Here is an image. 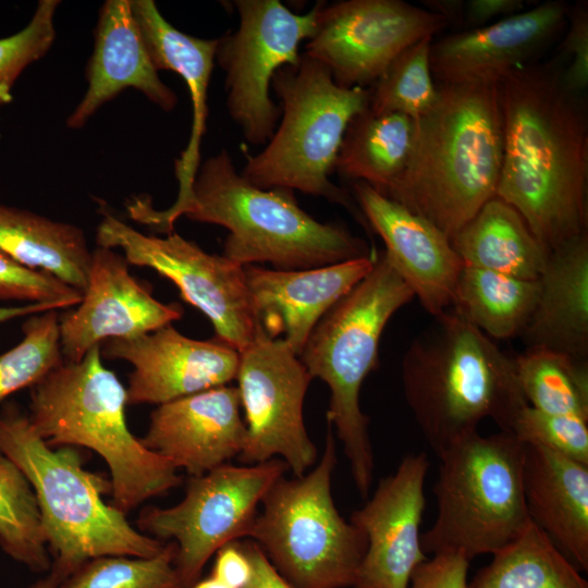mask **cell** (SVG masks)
<instances>
[{"label": "cell", "instance_id": "cell-37", "mask_svg": "<svg viewBox=\"0 0 588 588\" xmlns=\"http://www.w3.org/2000/svg\"><path fill=\"white\" fill-rule=\"evenodd\" d=\"M59 4V0H40L24 28L0 38V107L12 101V89L22 72L51 48Z\"/></svg>", "mask_w": 588, "mask_h": 588}, {"label": "cell", "instance_id": "cell-43", "mask_svg": "<svg viewBox=\"0 0 588 588\" xmlns=\"http://www.w3.org/2000/svg\"><path fill=\"white\" fill-rule=\"evenodd\" d=\"M523 0H469L464 2L463 21L471 28L486 26L494 19L522 12Z\"/></svg>", "mask_w": 588, "mask_h": 588}, {"label": "cell", "instance_id": "cell-7", "mask_svg": "<svg viewBox=\"0 0 588 588\" xmlns=\"http://www.w3.org/2000/svg\"><path fill=\"white\" fill-rule=\"evenodd\" d=\"M413 297L381 253L371 271L319 320L298 355L311 378L321 379L330 389L328 424L335 429L363 498L369 493L375 457L359 393L378 363L387 323Z\"/></svg>", "mask_w": 588, "mask_h": 588}, {"label": "cell", "instance_id": "cell-29", "mask_svg": "<svg viewBox=\"0 0 588 588\" xmlns=\"http://www.w3.org/2000/svg\"><path fill=\"white\" fill-rule=\"evenodd\" d=\"M414 132L415 121L409 117L367 108L350 122L334 170L388 196L406 169Z\"/></svg>", "mask_w": 588, "mask_h": 588}, {"label": "cell", "instance_id": "cell-1", "mask_svg": "<svg viewBox=\"0 0 588 588\" xmlns=\"http://www.w3.org/2000/svg\"><path fill=\"white\" fill-rule=\"evenodd\" d=\"M503 157L495 196L550 254L588 233V127L579 95L554 63H528L500 82Z\"/></svg>", "mask_w": 588, "mask_h": 588}, {"label": "cell", "instance_id": "cell-42", "mask_svg": "<svg viewBox=\"0 0 588 588\" xmlns=\"http://www.w3.org/2000/svg\"><path fill=\"white\" fill-rule=\"evenodd\" d=\"M211 575L231 588H245L252 577V564L241 541L217 551Z\"/></svg>", "mask_w": 588, "mask_h": 588}, {"label": "cell", "instance_id": "cell-13", "mask_svg": "<svg viewBox=\"0 0 588 588\" xmlns=\"http://www.w3.org/2000/svg\"><path fill=\"white\" fill-rule=\"evenodd\" d=\"M96 240L101 247L121 248L128 264L171 280L182 298L211 321L218 340L238 352L253 341L257 324L244 266L208 254L173 232L166 237L143 234L109 213L99 223Z\"/></svg>", "mask_w": 588, "mask_h": 588}, {"label": "cell", "instance_id": "cell-9", "mask_svg": "<svg viewBox=\"0 0 588 588\" xmlns=\"http://www.w3.org/2000/svg\"><path fill=\"white\" fill-rule=\"evenodd\" d=\"M271 87L280 99V122L265 148L246 156L242 176L262 189H297L351 208L347 194L329 177L350 122L369 106V87L338 85L305 53L278 70Z\"/></svg>", "mask_w": 588, "mask_h": 588}, {"label": "cell", "instance_id": "cell-8", "mask_svg": "<svg viewBox=\"0 0 588 588\" xmlns=\"http://www.w3.org/2000/svg\"><path fill=\"white\" fill-rule=\"evenodd\" d=\"M438 457L437 517L421 535L425 553H460L471 561L516 539L530 518L524 482V442L500 430L471 432Z\"/></svg>", "mask_w": 588, "mask_h": 588}, {"label": "cell", "instance_id": "cell-14", "mask_svg": "<svg viewBox=\"0 0 588 588\" xmlns=\"http://www.w3.org/2000/svg\"><path fill=\"white\" fill-rule=\"evenodd\" d=\"M246 438L237 456L246 465L282 460L295 477L317 461L318 452L304 422V400L311 376L281 339L259 327L240 352L236 378Z\"/></svg>", "mask_w": 588, "mask_h": 588}, {"label": "cell", "instance_id": "cell-31", "mask_svg": "<svg viewBox=\"0 0 588 588\" xmlns=\"http://www.w3.org/2000/svg\"><path fill=\"white\" fill-rule=\"evenodd\" d=\"M468 588H588V581L530 520L516 539L492 554Z\"/></svg>", "mask_w": 588, "mask_h": 588}, {"label": "cell", "instance_id": "cell-33", "mask_svg": "<svg viewBox=\"0 0 588 588\" xmlns=\"http://www.w3.org/2000/svg\"><path fill=\"white\" fill-rule=\"evenodd\" d=\"M0 547L33 572L45 573L51 568L34 491L20 468L1 452Z\"/></svg>", "mask_w": 588, "mask_h": 588}, {"label": "cell", "instance_id": "cell-41", "mask_svg": "<svg viewBox=\"0 0 588 588\" xmlns=\"http://www.w3.org/2000/svg\"><path fill=\"white\" fill-rule=\"evenodd\" d=\"M469 560L460 553H439L413 573L408 588H468Z\"/></svg>", "mask_w": 588, "mask_h": 588}, {"label": "cell", "instance_id": "cell-35", "mask_svg": "<svg viewBox=\"0 0 588 588\" xmlns=\"http://www.w3.org/2000/svg\"><path fill=\"white\" fill-rule=\"evenodd\" d=\"M22 328V341L0 355V403L21 389L32 388L63 362L56 309L32 315Z\"/></svg>", "mask_w": 588, "mask_h": 588}, {"label": "cell", "instance_id": "cell-47", "mask_svg": "<svg viewBox=\"0 0 588 588\" xmlns=\"http://www.w3.org/2000/svg\"><path fill=\"white\" fill-rule=\"evenodd\" d=\"M191 588H231L224 583L220 581L212 575L205 579L197 580Z\"/></svg>", "mask_w": 588, "mask_h": 588}, {"label": "cell", "instance_id": "cell-6", "mask_svg": "<svg viewBox=\"0 0 588 588\" xmlns=\"http://www.w3.org/2000/svg\"><path fill=\"white\" fill-rule=\"evenodd\" d=\"M183 216L225 228L222 255L241 266L269 262L273 269L301 270L371 256L366 242L343 225L303 210L292 189L249 183L226 149L198 169Z\"/></svg>", "mask_w": 588, "mask_h": 588}, {"label": "cell", "instance_id": "cell-30", "mask_svg": "<svg viewBox=\"0 0 588 588\" xmlns=\"http://www.w3.org/2000/svg\"><path fill=\"white\" fill-rule=\"evenodd\" d=\"M538 295V280L463 266L451 307L487 336L505 340L522 333Z\"/></svg>", "mask_w": 588, "mask_h": 588}, {"label": "cell", "instance_id": "cell-19", "mask_svg": "<svg viewBox=\"0 0 588 588\" xmlns=\"http://www.w3.org/2000/svg\"><path fill=\"white\" fill-rule=\"evenodd\" d=\"M569 7L547 1L489 25L455 33L431 44L430 68L440 84L499 83L531 63L565 26Z\"/></svg>", "mask_w": 588, "mask_h": 588}, {"label": "cell", "instance_id": "cell-27", "mask_svg": "<svg viewBox=\"0 0 588 588\" xmlns=\"http://www.w3.org/2000/svg\"><path fill=\"white\" fill-rule=\"evenodd\" d=\"M466 267L538 280L549 253L523 217L494 196L451 240Z\"/></svg>", "mask_w": 588, "mask_h": 588}, {"label": "cell", "instance_id": "cell-20", "mask_svg": "<svg viewBox=\"0 0 588 588\" xmlns=\"http://www.w3.org/2000/svg\"><path fill=\"white\" fill-rule=\"evenodd\" d=\"M375 258L301 270L244 266L257 327L298 356L319 320L371 271Z\"/></svg>", "mask_w": 588, "mask_h": 588}, {"label": "cell", "instance_id": "cell-16", "mask_svg": "<svg viewBox=\"0 0 588 588\" xmlns=\"http://www.w3.org/2000/svg\"><path fill=\"white\" fill-rule=\"evenodd\" d=\"M429 467L425 453L406 455L379 481L366 504L352 513L350 522L367 540L352 588H408L414 571L428 559L420 525Z\"/></svg>", "mask_w": 588, "mask_h": 588}, {"label": "cell", "instance_id": "cell-38", "mask_svg": "<svg viewBox=\"0 0 588 588\" xmlns=\"http://www.w3.org/2000/svg\"><path fill=\"white\" fill-rule=\"evenodd\" d=\"M522 442L541 445L588 466V421L525 406L512 430Z\"/></svg>", "mask_w": 588, "mask_h": 588}, {"label": "cell", "instance_id": "cell-12", "mask_svg": "<svg viewBox=\"0 0 588 588\" xmlns=\"http://www.w3.org/2000/svg\"><path fill=\"white\" fill-rule=\"evenodd\" d=\"M238 26L217 38L216 57L225 73L226 107L254 146L272 137L281 109L270 96L274 74L301 58L299 46L316 27L318 2L303 14L279 0H235Z\"/></svg>", "mask_w": 588, "mask_h": 588}, {"label": "cell", "instance_id": "cell-45", "mask_svg": "<svg viewBox=\"0 0 588 588\" xmlns=\"http://www.w3.org/2000/svg\"><path fill=\"white\" fill-rule=\"evenodd\" d=\"M54 309L57 310L59 309V307L53 304H47V303H33V304H24L21 306H10V307L0 306V323L9 321L14 318L32 316V315L41 314L48 310H54Z\"/></svg>", "mask_w": 588, "mask_h": 588}, {"label": "cell", "instance_id": "cell-22", "mask_svg": "<svg viewBox=\"0 0 588 588\" xmlns=\"http://www.w3.org/2000/svg\"><path fill=\"white\" fill-rule=\"evenodd\" d=\"M245 438L238 390L221 385L158 405L140 441L195 477L238 456Z\"/></svg>", "mask_w": 588, "mask_h": 588}, {"label": "cell", "instance_id": "cell-5", "mask_svg": "<svg viewBox=\"0 0 588 588\" xmlns=\"http://www.w3.org/2000/svg\"><path fill=\"white\" fill-rule=\"evenodd\" d=\"M0 452L29 482L40 513L52 565L62 581L103 555L152 558L164 543L136 530L125 513L102 495L111 482L86 470L72 446H49L14 405L0 414Z\"/></svg>", "mask_w": 588, "mask_h": 588}, {"label": "cell", "instance_id": "cell-36", "mask_svg": "<svg viewBox=\"0 0 588 588\" xmlns=\"http://www.w3.org/2000/svg\"><path fill=\"white\" fill-rule=\"evenodd\" d=\"M175 554L176 546L171 541L152 558H94L66 577L59 588H182Z\"/></svg>", "mask_w": 588, "mask_h": 588}, {"label": "cell", "instance_id": "cell-44", "mask_svg": "<svg viewBox=\"0 0 588 588\" xmlns=\"http://www.w3.org/2000/svg\"><path fill=\"white\" fill-rule=\"evenodd\" d=\"M241 544L252 564V577L245 588H296L275 569L254 540Z\"/></svg>", "mask_w": 588, "mask_h": 588}, {"label": "cell", "instance_id": "cell-11", "mask_svg": "<svg viewBox=\"0 0 588 588\" xmlns=\"http://www.w3.org/2000/svg\"><path fill=\"white\" fill-rule=\"evenodd\" d=\"M286 469L282 460L272 458L244 466L226 463L191 477L180 503L140 512L139 531L175 543L182 588H191L219 549L249 538L264 495Z\"/></svg>", "mask_w": 588, "mask_h": 588}, {"label": "cell", "instance_id": "cell-25", "mask_svg": "<svg viewBox=\"0 0 588 588\" xmlns=\"http://www.w3.org/2000/svg\"><path fill=\"white\" fill-rule=\"evenodd\" d=\"M524 494L530 520L580 571H588V466L524 443Z\"/></svg>", "mask_w": 588, "mask_h": 588}, {"label": "cell", "instance_id": "cell-40", "mask_svg": "<svg viewBox=\"0 0 588 588\" xmlns=\"http://www.w3.org/2000/svg\"><path fill=\"white\" fill-rule=\"evenodd\" d=\"M567 34L562 44V52L567 57L568 66L563 71V82L568 90L580 95L588 85V10L581 2L569 10Z\"/></svg>", "mask_w": 588, "mask_h": 588}, {"label": "cell", "instance_id": "cell-24", "mask_svg": "<svg viewBox=\"0 0 588 588\" xmlns=\"http://www.w3.org/2000/svg\"><path fill=\"white\" fill-rule=\"evenodd\" d=\"M87 90L66 120L81 128L123 89L135 88L164 111L177 103L175 93L158 75L133 15L131 0H108L99 12L95 47L88 62Z\"/></svg>", "mask_w": 588, "mask_h": 588}, {"label": "cell", "instance_id": "cell-46", "mask_svg": "<svg viewBox=\"0 0 588 588\" xmlns=\"http://www.w3.org/2000/svg\"><path fill=\"white\" fill-rule=\"evenodd\" d=\"M61 583L62 579L58 577L54 573L49 571L48 575L37 580L28 588H59Z\"/></svg>", "mask_w": 588, "mask_h": 588}, {"label": "cell", "instance_id": "cell-17", "mask_svg": "<svg viewBox=\"0 0 588 588\" xmlns=\"http://www.w3.org/2000/svg\"><path fill=\"white\" fill-rule=\"evenodd\" d=\"M101 356L133 366L127 404H164L236 378L240 352L217 338L200 341L180 333L172 324L131 339H110Z\"/></svg>", "mask_w": 588, "mask_h": 588}, {"label": "cell", "instance_id": "cell-28", "mask_svg": "<svg viewBox=\"0 0 588 588\" xmlns=\"http://www.w3.org/2000/svg\"><path fill=\"white\" fill-rule=\"evenodd\" d=\"M0 249L82 293L86 287L91 252L84 231L72 223L0 204Z\"/></svg>", "mask_w": 588, "mask_h": 588}, {"label": "cell", "instance_id": "cell-34", "mask_svg": "<svg viewBox=\"0 0 588 588\" xmlns=\"http://www.w3.org/2000/svg\"><path fill=\"white\" fill-rule=\"evenodd\" d=\"M431 36L404 49L369 87L368 109L375 113L397 112L417 121L438 98L430 68Z\"/></svg>", "mask_w": 588, "mask_h": 588}, {"label": "cell", "instance_id": "cell-10", "mask_svg": "<svg viewBox=\"0 0 588 588\" xmlns=\"http://www.w3.org/2000/svg\"><path fill=\"white\" fill-rule=\"evenodd\" d=\"M338 462L329 426L319 463L303 476L278 478L261 501L250 536L296 588L353 587L367 548L365 535L335 507Z\"/></svg>", "mask_w": 588, "mask_h": 588}, {"label": "cell", "instance_id": "cell-3", "mask_svg": "<svg viewBox=\"0 0 588 588\" xmlns=\"http://www.w3.org/2000/svg\"><path fill=\"white\" fill-rule=\"evenodd\" d=\"M434 319L413 340L401 367L405 401L429 446L439 455L485 419L511 432L528 405L515 357L455 311Z\"/></svg>", "mask_w": 588, "mask_h": 588}, {"label": "cell", "instance_id": "cell-15", "mask_svg": "<svg viewBox=\"0 0 588 588\" xmlns=\"http://www.w3.org/2000/svg\"><path fill=\"white\" fill-rule=\"evenodd\" d=\"M448 24L401 0L320 1L304 53L324 65L338 85L368 88L404 49Z\"/></svg>", "mask_w": 588, "mask_h": 588}, {"label": "cell", "instance_id": "cell-26", "mask_svg": "<svg viewBox=\"0 0 588 588\" xmlns=\"http://www.w3.org/2000/svg\"><path fill=\"white\" fill-rule=\"evenodd\" d=\"M534 313L522 331L527 348L586 360L588 354V233L550 253Z\"/></svg>", "mask_w": 588, "mask_h": 588}, {"label": "cell", "instance_id": "cell-23", "mask_svg": "<svg viewBox=\"0 0 588 588\" xmlns=\"http://www.w3.org/2000/svg\"><path fill=\"white\" fill-rule=\"evenodd\" d=\"M131 7L154 66L157 71L176 72L185 81L192 101L191 137L174 166L179 182L176 199L164 210L152 209L149 212L151 225L170 233L191 203L193 183L199 169L217 38H197L176 29L161 15L152 0H131Z\"/></svg>", "mask_w": 588, "mask_h": 588}, {"label": "cell", "instance_id": "cell-32", "mask_svg": "<svg viewBox=\"0 0 588 588\" xmlns=\"http://www.w3.org/2000/svg\"><path fill=\"white\" fill-rule=\"evenodd\" d=\"M515 364L518 382L529 406L588 421L586 360L549 350L527 348L515 357Z\"/></svg>", "mask_w": 588, "mask_h": 588}, {"label": "cell", "instance_id": "cell-39", "mask_svg": "<svg viewBox=\"0 0 588 588\" xmlns=\"http://www.w3.org/2000/svg\"><path fill=\"white\" fill-rule=\"evenodd\" d=\"M0 299L47 303L64 308L77 305L82 292L52 273L30 268L0 249Z\"/></svg>", "mask_w": 588, "mask_h": 588}, {"label": "cell", "instance_id": "cell-4", "mask_svg": "<svg viewBox=\"0 0 588 588\" xmlns=\"http://www.w3.org/2000/svg\"><path fill=\"white\" fill-rule=\"evenodd\" d=\"M101 345L76 363L63 360L30 389L27 416L51 448L97 452L111 474L113 504L123 513L177 487V469L130 431L126 389L101 362Z\"/></svg>", "mask_w": 588, "mask_h": 588}, {"label": "cell", "instance_id": "cell-2", "mask_svg": "<svg viewBox=\"0 0 588 588\" xmlns=\"http://www.w3.org/2000/svg\"><path fill=\"white\" fill-rule=\"evenodd\" d=\"M503 157L499 83L439 84L415 121L406 169L387 197L450 240L495 196Z\"/></svg>", "mask_w": 588, "mask_h": 588}, {"label": "cell", "instance_id": "cell-21", "mask_svg": "<svg viewBox=\"0 0 588 588\" xmlns=\"http://www.w3.org/2000/svg\"><path fill=\"white\" fill-rule=\"evenodd\" d=\"M364 216L390 264L433 317L449 310L463 262L451 240L425 218L364 182L354 183Z\"/></svg>", "mask_w": 588, "mask_h": 588}, {"label": "cell", "instance_id": "cell-18", "mask_svg": "<svg viewBox=\"0 0 588 588\" xmlns=\"http://www.w3.org/2000/svg\"><path fill=\"white\" fill-rule=\"evenodd\" d=\"M124 257L98 246L91 252L87 284L74 310L60 319V347L65 362H79L110 339H131L172 324L182 315L163 304L130 272Z\"/></svg>", "mask_w": 588, "mask_h": 588}]
</instances>
